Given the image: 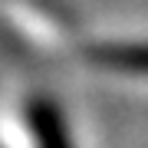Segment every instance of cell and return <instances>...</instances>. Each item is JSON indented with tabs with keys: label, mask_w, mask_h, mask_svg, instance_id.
<instances>
[{
	"label": "cell",
	"mask_w": 148,
	"mask_h": 148,
	"mask_svg": "<svg viewBox=\"0 0 148 148\" xmlns=\"http://www.w3.org/2000/svg\"><path fill=\"white\" fill-rule=\"evenodd\" d=\"M95 56L106 66L128 69V73H148V43H122V46H102Z\"/></svg>",
	"instance_id": "1"
}]
</instances>
